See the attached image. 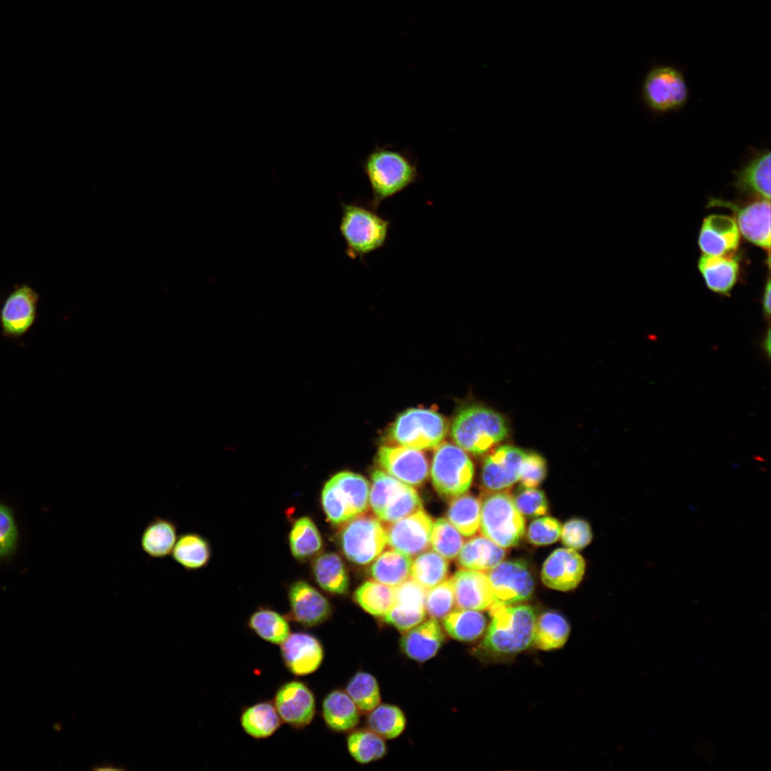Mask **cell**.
I'll return each mask as SVG.
<instances>
[{
    "mask_svg": "<svg viewBox=\"0 0 771 771\" xmlns=\"http://www.w3.org/2000/svg\"><path fill=\"white\" fill-rule=\"evenodd\" d=\"M354 600L365 611L383 617L393 604L394 588L377 581H366L355 591Z\"/></svg>",
    "mask_w": 771,
    "mask_h": 771,
    "instance_id": "60d3db41",
    "label": "cell"
},
{
    "mask_svg": "<svg viewBox=\"0 0 771 771\" xmlns=\"http://www.w3.org/2000/svg\"><path fill=\"white\" fill-rule=\"evenodd\" d=\"M474 474L473 463L463 449L450 443L438 445L432 460L430 476L442 497L453 498L467 492Z\"/></svg>",
    "mask_w": 771,
    "mask_h": 771,
    "instance_id": "30bf717a",
    "label": "cell"
},
{
    "mask_svg": "<svg viewBox=\"0 0 771 771\" xmlns=\"http://www.w3.org/2000/svg\"><path fill=\"white\" fill-rule=\"evenodd\" d=\"M346 692L363 712H370L381 702L378 681L367 672H356L348 681Z\"/></svg>",
    "mask_w": 771,
    "mask_h": 771,
    "instance_id": "ee69618b",
    "label": "cell"
},
{
    "mask_svg": "<svg viewBox=\"0 0 771 771\" xmlns=\"http://www.w3.org/2000/svg\"><path fill=\"white\" fill-rule=\"evenodd\" d=\"M464 539L462 534L448 520L437 519L432 528L430 545L433 550L447 560L457 558Z\"/></svg>",
    "mask_w": 771,
    "mask_h": 771,
    "instance_id": "f6af8a7d",
    "label": "cell"
},
{
    "mask_svg": "<svg viewBox=\"0 0 771 771\" xmlns=\"http://www.w3.org/2000/svg\"><path fill=\"white\" fill-rule=\"evenodd\" d=\"M448 431V424L436 411L410 408L401 413L389 430V436L399 445L415 450L439 445Z\"/></svg>",
    "mask_w": 771,
    "mask_h": 771,
    "instance_id": "ba28073f",
    "label": "cell"
},
{
    "mask_svg": "<svg viewBox=\"0 0 771 771\" xmlns=\"http://www.w3.org/2000/svg\"><path fill=\"white\" fill-rule=\"evenodd\" d=\"M411 563V557L391 548L373 560L370 573L376 581L395 588L409 578Z\"/></svg>",
    "mask_w": 771,
    "mask_h": 771,
    "instance_id": "1f68e13d",
    "label": "cell"
},
{
    "mask_svg": "<svg viewBox=\"0 0 771 771\" xmlns=\"http://www.w3.org/2000/svg\"><path fill=\"white\" fill-rule=\"evenodd\" d=\"M369 504L382 522L391 523L423 508L416 490L384 471L372 473Z\"/></svg>",
    "mask_w": 771,
    "mask_h": 771,
    "instance_id": "52a82bcc",
    "label": "cell"
},
{
    "mask_svg": "<svg viewBox=\"0 0 771 771\" xmlns=\"http://www.w3.org/2000/svg\"><path fill=\"white\" fill-rule=\"evenodd\" d=\"M178 525L171 518L153 516L145 525L140 547L150 559H164L171 555L178 538Z\"/></svg>",
    "mask_w": 771,
    "mask_h": 771,
    "instance_id": "484cf974",
    "label": "cell"
},
{
    "mask_svg": "<svg viewBox=\"0 0 771 771\" xmlns=\"http://www.w3.org/2000/svg\"><path fill=\"white\" fill-rule=\"evenodd\" d=\"M546 473L547 466L543 458L536 453H526L519 477L521 485L524 488H535L545 479Z\"/></svg>",
    "mask_w": 771,
    "mask_h": 771,
    "instance_id": "f907efd6",
    "label": "cell"
},
{
    "mask_svg": "<svg viewBox=\"0 0 771 771\" xmlns=\"http://www.w3.org/2000/svg\"><path fill=\"white\" fill-rule=\"evenodd\" d=\"M770 331H768L767 335L765 341H763V348L765 350V352L766 355L768 356V358H770Z\"/></svg>",
    "mask_w": 771,
    "mask_h": 771,
    "instance_id": "db71d44e",
    "label": "cell"
},
{
    "mask_svg": "<svg viewBox=\"0 0 771 771\" xmlns=\"http://www.w3.org/2000/svg\"><path fill=\"white\" fill-rule=\"evenodd\" d=\"M585 570L583 558L571 548L554 550L543 563L541 578L548 588L568 591L577 587Z\"/></svg>",
    "mask_w": 771,
    "mask_h": 771,
    "instance_id": "44dd1931",
    "label": "cell"
},
{
    "mask_svg": "<svg viewBox=\"0 0 771 771\" xmlns=\"http://www.w3.org/2000/svg\"><path fill=\"white\" fill-rule=\"evenodd\" d=\"M480 533L502 548L517 545L525 533V520L511 495L491 492L481 501Z\"/></svg>",
    "mask_w": 771,
    "mask_h": 771,
    "instance_id": "8992f818",
    "label": "cell"
},
{
    "mask_svg": "<svg viewBox=\"0 0 771 771\" xmlns=\"http://www.w3.org/2000/svg\"><path fill=\"white\" fill-rule=\"evenodd\" d=\"M425 605L426 613L437 620L453 610L455 603L451 578L428 590Z\"/></svg>",
    "mask_w": 771,
    "mask_h": 771,
    "instance_id": "bcb514c9",
    "label": "cell"
},
{
    "mask_svg": "<svg viewBox=\"0 0 771 771\" xmlns=\"http://www.w3.org/2000/svg\"><path fill=\"white\" fill-rule=\"evenodd\" d=\"M740 243V231L734 218L712 214L704 218L698 244L705 254L727 256L735 252Z\"/></svg>",
    "mask_w": 771,
    "mask_h": 771,
    "instance_id": "cb8c5ba5",
    "label": "cell"
},
{
    "mask_svg": "<svg viewBox=\"0 0 771 771\" xmlns=\"http://www.w3.org/2000/svg\"><path fill=\"white\" fill-rule=\"evenodd\" d=\"M171 556L186 572L206 567L211 558V548L208 540L196 532L178 535Z\"/></svg>",
    "mask_w": 771,
    "mask_h": 771,
    "instance_id": "4dcf8cb0",
    "label": "cell"
},
{
    "mask_svg": "<svg viewBox=\"0 0 771 771\" xmlns=\"http://www.w3.org/2000/svg\"><path fill=\"white\" fill-rule=\"evenodd\" d=\"M339 541L345 556L357 565L373 562L387 545L386 528L375 515H358L344 524Z\"/></svg>",
    "mask_w": 771,
    "mask_h": 771,
    "instance_id": "9c48e42d",
    "label": "cell"
},
{
    "mask_svg": "<svg viewBox=\"0 0 771 771\" xmlns=\"http://www.w3.org/2000/svg\"><path fill=\"white\" fill-rule=\"evenodd\" d=\"M240 721L244 732L256 739L269 737L281 724L274 705L269 702H260L247 707Z\"/></svg>",
    "mask_w": 771,
    "mask_h": 771,
    "instance_id": "836d02e7",
    "label": "cell"
},
{
    "mask_svg": "<svg viewBox=\"0 0 771 771\" xmlns=\"http://www.w3.org/2000/svg\"><path fill=\"white\" fill-rule=\"evenodd\" d=\"M381 468L390 475L411 486H420L427 480L429 465L418 450L403 445H384L378 453Z\"/></svg>",
    "mask_w": 771,
    "mask_h": 771,
    "instance_id": "9a60e30c",
    "label": "cell"
},
{
    "mask_svg": "<svg viewBox=\"0 0 771 771\" xmlns=\"http://www.w3.org/2000/svg\"><path fill=\"white\" fill-rule=\"evenodd\" d=\"M281 654L286 668L293 675L304 676L316 672L321 666L324 651L320 640L307 633H290L280 645Z\"/></svg>",
    "mask_w": 771,
    "mask_h": 771,
    "instance_id": "ffe728a7",
    "label": "cell"
},
{
    "mask_svg": "<svg viewBox=\"0 0 771 771\" xmlns=\"http://www.w3.org/2000/svg\"><path fill=\"white\" fill-rule=\"evenodd\" d=\"M428 590L412 578L394 588V602L383 616L386 623L406 632L425 620Z\"/></svg>",
    "mask_w": 771,
    "mask_h": 771,
    "instance_id": "ac0fdd59",
    "label": "cell"
},
{
    "mask_svg": "<svg viewBox=\"0 0 771 771\" xmlns=\"http://www.w3.org/2000/svg\"><path fill=\"white\" fill-rule=\"evenodd\" d=\"M642 93L648 107L657 112L678 109L688 99V89L682 74L670 66L652 69L645 77Z\"/></svg>",
    "mask_w": 771,
    "mask_h": 771,
    "instance_id": "8fae6325",
    "label": "cell"
},
{
    "mask_svg": "<svg viewBox=\"0 0 771 771\" xmlns=\"http://www.w3.org/2000/svg\"><path fill=\"white\" fill-rule=\"evenodd\" d=\"M444 640V633L438 620L430 618L407 630L400 639V645L409 658L424 662L438 653Z\"/></svg>",
    "mask_w": 771,
    "mask_h": 771,
    "instance_id": "d4e9b609",
    "label": "cell"
},
{
    "mask_svg": "<svg viewBox=\"0 0 771 771\" xmlns=\"http://www.w3.org/2000/svg\"><path fill=\"white\" fill-rule=\"evenodd\" d=\"M734 186L742 194L770 200V152L758 153L741 169L734 171Z\"/></svg>",
    "mask_w": 771,
    "mask_h": 771,
    "instance_id": "4316f807",
    "label": "cell"
},
{
    "mask_svg": "<svg viewBox=\"0 0 771 771\" xmlns=\"http://www.w3.org/2000/svg\"><path fill=\"white\" fill-rule=\"evenodd\" d=\"M288 598L292 618L303 626L319 625L331 616V607L327 598L305 581L298 580L291 585Z\"/></svg>",
    "mask_w": 771,
    "mask_h": 771,
    "instance_id": "7402d4cb",
    "label": "cell"
},
{
    "mask_svg": "<svg viewBox=\"0 0 771 771\" xmlns=\"http://www.w3.org/2000/svg\"><path fill=\"white\" fill-rule=\"evenodd\" d=\"M570 628L568 621L558 613L545 612L535 620L533 644L542 650H552L566 642Z\"/></svg>",
    "mask_w": 771,
    "mask_h": 771,
    "instance_id": "e575fe53",
    "label": "cell"
},
{
    "mask_svg": "<svg viewBox=\"0 0 771 771\" xmlns=\"http://www.w3.org/2000/svg\"><path fill=\"white\" fill-rule=\"evenodd\" d=\"M495 600L512 605L528 600L534 589L530 572L521 561H504L488 570Z\"/></svg>",
    "mask_w": 771,
    "mask_h": 771,
    "instance_id": "2e32d148",
    "label": "cell"
},
{
    "mask_svg": "<svg viewBox=\"0 0 771 771\" xmlns=\"http://www.w3.org/2000/svg\"><path fill=\"white\" fill-rule=\"evenodd\" d=\"M16 539V528L10 511L0 505V556L13 549Z\"/></svg>",
    "mask_w": 771,
    "mask_h": 771,
    "instance_id": "816d5d0a",
    "label": "cell"
},
{
    "mask_svg": "<svg viewBox=\"0 0 771 771\" xmlns=\"http://www.w3.org/2000/svg\"><path fill=\"white\" fill-rule=\"evenodd\" d=\"M505 555L503 548L485 536L478 535L464 543L457 562L465 569L488 571L500 563Z\"/></svg>",
    "mask_w": 771,
    "mask_h": 771,
    "instance_id": "f546056e",
    "label": "cell"
},
{
    "mask_svg": "<svg viewBox=\"0 0 771 771\" xmlns=\"http://www.w3.org/2000/svg\"><path fill=\"white\" fill-rule=\"evenodd\" d=\"M514 503L521 515L528 517H538L545 515L548 511V501L544 493L535 488H525L518 493Z\"/></svg>",
    "mask_w": 771,
    "mask_h": 771,
    "instance_id": "681fc988",
    "label": "cell"
},
{
    "mask_svg": "<svg viewBox=\"0 0 771 771\" xmlns=\"http://www.w3.org/2000/svg\"><path fill=\"white\" fill-rule=\"evenodd\" d=\"M508 431V423L500 413L480 405L463 408L451 425L454 442L473 455L488 452L505 438Z\"/></svg>",
    "mask_w": 771,
    "mask_h": 771,
    "instance_id": "277c9868",
    "label": "cell"
},
{
    "mask_svg": "<svg viewBox=\"0 0 771 771\" xmlns=\"http://www.w3.org/2000/svg\"><path fill=\"white\" fill-rule=\"evenodd\" d=\"M367 723L371 730L383 739L390 740L401 735L405 727L406 719L398 707L379 704L370 711Z\"/></svg>",
    "mask_w": 771,
    "mask_h": 771,
    "instance_id": "b9f144b4",
    "label": "cell"
},
{
    "mask_svg": "<svg viewBox=\"0 0 771 771\" xmlns=\"http://www.w3.org/2000/svg\"><path fill=\"white\" fill-rule=\"evenodd\" d=\"M273 705L281 721L296 729L308 725L316 715L315 696L298 680L283 684L275 694Z\"/></svg>",
    "mask_w": 771,
    "mask_h": 771,
    "instance_id": "e0dca14e",
    "label": "cell"
},
{
    "mask_svg": "<svg viewBox=\"0 0 771 771\" xmlns=\"http://www.w3.org/2000/svg\"><path fill=\"white\" fill-rule=\"evenodd\" d=\"M488 610L492 619L477 647L480 656L495 660L512 657L533 645L536 615L532 607L495 600Z\"/></svg>",
    "mask_w": 771,
    "mask_h": 771,
    "instance_id": "6da1fadb",
    "label": "cell"
},
{
    "mask_svg": "<svg viewBox=\"0 0 771 771\" xmlns=\"http://www.w3.org/2000/svg\"><path fill=\"white\" fill-rule=\"evenodd\" d=\"M433 525V519L422 508L388 523L387 544L410 557L418 555L430 547Z\"/></svg>",
    "mask_w": 771,
    "mask_h": 771,
    "instance_id": "5bb4252c",
    "label": "cell"
},
{
    "mask_svg": "<svg viewBox=\"0 0 771 771\" xmlns=\"http://www.w3.org/2000/svg\"><path fill=\"white\" fill-rule=\"evenodd\" d=\"M390 222L369 203L341 202L340 233L346 243V253L351 259H362L386 243Z\"/></svg>",
    "mask_w": 771,
    "mask_h": 771,
    "instance_id": "3957f363",
    "label": "cell"
},
{
    "mask_svg": "<svg viewBox=\"0 0 771 771\" xmlns=\"http://www.w3.org/2000/svg\"><path fill=\"white\" fill-rule=\"evenodd\" d=\"M698 268L707 286L712 291L726 294L735 285L739 274L736 257L703 254L698 261Z\"/></svg>",
    "mask_w": 771,
    "mask_h": 771,
    "instance_id": "83f0119b",
    "label": "cell"
},
{
    "mask_svg": "<svg viewBox=\"0 0 771 771\" xmlns=\"http://www.w3.org/2000/svg\"><path fill=\"white\" fill-rule=\"evenodd\" d=\"M312 568L315 580L322 589L338 595L347 592L349 578L339 555L333 552L322 553L316 557Z\"/></svg>",
    "mask_w": 771,
    "mask_h": 771,
    "instance_id": "d6a6232c",
    "label": "cell"
},
{
    "mask_svg": "<svg viewBox=\"0 0 771 771\" xmlns=\"http://www.w3.org/2000/svg\"><path fill=\"white\" fill-rule=\"evenodd\" d=\"M526 455L522 449L503 445L497 448L485 460L481 481L489 491L505 490L519 480L520 468Z\"/></svg>",
    "mask_w": 771,
    "mask_h": 771,
    "instance_id": "d6986e66",
    "label": "cell"
},
{
    "mask_svg": "<svg viewBox=\"0 0 771 771\" xmlns=\"http://www.w3.org/2000/svg\"><path fill=\"white\" fill-rule=\"evenodd\" d=\"M770 281L768 280L765 287L762 301L763 310L767 316L770 314Z\"/></svg>",
    "mask_w": 771,
    "mask_h": 771,
    "instance_id": "f5cc1de1",
    "label": "cell"
},
{
    "mask_svg": "<svg viewBox=\"0 0 771 771\" xmlns=\"http://www.w3.org/2000/svg\"><path fill=\"white\" fill-rule=\"evenodd\" d=\"M481 501L470 494H462L450 500L448 520L464 536L471 537L479 529Z\"/></svg>",
    "mask_w": 771,
    "mask_h": 771,
    "instance_id": "8d00e7d4",
    "label": "cell"
},
{
    "mask_svg": "<svg viewBox=\"0 0 771 771\" xmlns=\"http://www.w3.org/2000/svg\"><path fill=\"white\" fill-rule=\"evenodd\" d=\"M560 522L550 516L534 520L529 525L528 538L536 545H545L556 542L561 534Z\"/></svg>",
    "mask_w": 771,
    "mask_h": 771,
    "instance_id": "7dc6e473",
    "label": "cell"
},
{
    "mask_svg": "<svg viewBox=\"0 0 771 771\" xmlns=\"http://www.w3.org/2000/svg\"><path fill=\"white\" fill-rule=\"evenodd\" d=\"M448 573V560L434 550H425L412 560L410 576L426 590L445 580Z\"/></svg>",
    "mask_w": 771,
    "mask_h": 771,
    "instance_id": "f35d334b",
    "label": "cell"
},
{
    "mask_svg": "<svg viewBox=\"0 0 771 771\" xmlns=\"http://www.w3.org/2000/svg\"><path fill=\"white\" fill-rule=\"evenodd\" d=\"M289 545L293 557L302 561L321 550L323 540L311 518L303 516L295 521L289 534Z\"/></svg>",
    "mask_w": 771,
    "mask_h": 771,
    "instance_id": "74e56055",
    "label": "cell"
},
{
    "mask_svg": "<svg viewBox=\"0 0 771 771\" xmlns=\"http://www.w3.org/2000/svg\"><path fill=\"white\" fill-rule=\"evenodd\" d=\"M560 536L563 543L568 548L580 550L591 542L593 533L590 525L585 520L576 518L564 524Z\"/></svg>",
    "mask_w": 771,
    "mask_h": 771,
    "instance_id": "c3c4849f",
    "label": "cell"
},
{
    "mask_svg": "<svg viewBox=\"0 0 771 771\" xmlns=\"http://www.w3.org/2000/svg\"><path fill=\"white\" fill-rule=\"evenodd\" d=\"M369 483L361 475L343 470L331 476L321 492V505L327 520L343 525L366 513L369 507Z\"/></svg>",
    "mask_w": 771,
    "mask_h": 771,
    "instance_id": "5b68a950",
    "label": "cell"
},
{
    "mask_svg": "<svg viewBox=\"0 0 771 771\" xmlns=\"http://www.w3.org/2000/svg\"><path fill=\"white\" fill-rule=\"evenodd\" d=\"M458 608L488 610L496 600L487 574L463 568L451 578Z\"/></svg>",
    "mask_w": 771,
    "mask_h": 771,
    "instance_id": "603a6c76",
    "label": "cell"
},
{
    "mask_svg": "<svg viewBox=\"0 0 771 771\" xmlns=\"http://www.w3.org/2000/svg\"><path fill=\"white\" fill-rule=\"evenodd\" d=\"M708 207H724L731 210L735 216L739 231L747 241L765 250L770 248V202L758 198L744 206L710 198Z\"/></svg>",
    "mask_w": 771,
    "mask_h": 771,
    "instance_id": "4fadbf2b",
    "label": "cell"
},
{
    "mask_svg": "<svg viewBox=\"0 0 771 771\" xmlns=\"http://www.w3.org/2000/svg\"><path fill=\"white\" fill-rule=\"evenodd\" d=\"M39 293L30 285H15L0 308V328L4 337L18 339L34 326L38 316Z\"/></svg>",
    "mask_w": 771,
    "mask_h": 771,
    "instance_id": "7c38bea8",
    "label": "cell"
},
{
    "mask_svg": "<svg viewBox=\"0 0 771 771\" xmlns=\"http://www.w3.org/2000/svg\"><path fill=\"white\" fill-rule=\"evenodd\" d=\"M347 747L351 757L361 764L379 760L387 751L384 739L372 730H366L351 733L347 738Z\"/></svg>",
    "mask_w": 771,
    "mask_h": 771,
    "instance_id": "7bdbcfd3",
    "label": "cell"
},
{
    "mask_svg": "<svg viewBox=\"0 0 771 771\" xmlns=\"http://www.w3.org/2000/svg\"><path fill=\"white\" fill-rule=\"evenodd\" d=\"M322 715L327 727L338 732L353 730L360 720L358 707L348 693L341 690H333L324 697Z\"/></svg>",
    "mask_w": 771,
    "mask_h": 771,
    "instance_id": "f1b7e54d",
    "label": "cell"
},
{
    "mask_svg": "<svg viewBox=\"0 0 771 771\" xmlns=\"http://www.w3.org/2000/svg\"><path fill=\"white\" fill-rule=\"evenodd\" d=\"M447 634L455 640L470 642L478 638L485 631L486 618L479 610L458 608L443 618Z\"/></svg>",
    "mask_w": 771,
    "mask_h": 771,
    "instance_id": "d590c367",
    "label": "cell"
},
{
    "mask_svg": "<svg viewBox=\"0 0 771 771\" xmlns=\"http://www.w3.org/2000/svg\"><path fill=\"white\" fill-rule=\"evenodd\" d=\"M361 166L373 196L368 203L376 209L417 182L420 176L416 158L409 151L390 145H376Z\"/></svg>",
    "mask_w": 771,
    "mask_h": 771,
    "instance_id": "7a4b0ae2",
    "label": "cell"
},
{
    "mask_svg": "<svg viewBox=\"0 0 771 771\" xmlns=\"http://www.w3.org/2000/svg\"><path fill=\"white\" fill-rule=\"evenodd\" d=\"M248 626L261 639L275 645H281L290 634L286 618L270 609L254 612L248 620Z\"/></svg>",
    "mask_w": 771,
    "mask_h": 771,
    "instance_id": "ab89813d",
    "label": "cell"
}]
</instances>
